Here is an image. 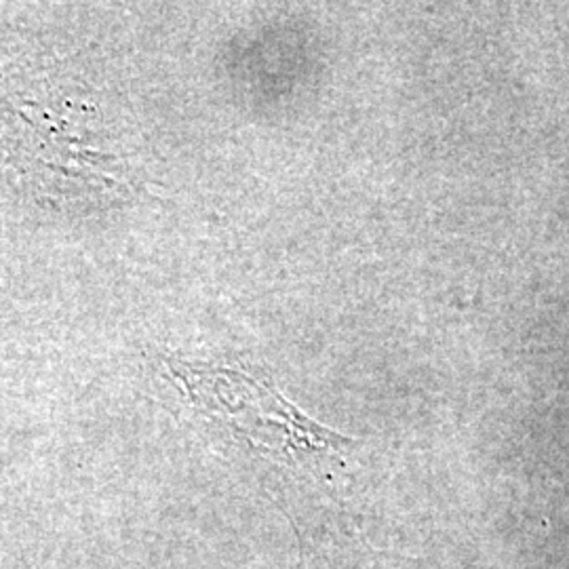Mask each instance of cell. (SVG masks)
Masks as SVG:
<instances>
[{"mask_svg":"<svg viewBox=\"0 0 569 569\" xmlns=\"http://www.w3.org/2000/svg\"><path fill=\"white\" fill-rule=\"evenodd\" d=\"M176 376L190 390L199 406L224 418L249 441L258 439L268 448L291 453L306 467L317 470L321 465H340V456L352 446V439L306 418L300 409L287 403L281 395L260 387L253 378L226 369L178 366Z\"/></svg>","mask_w":569,"mask_h":569,"instance_id":"6da1fadb","label":"cell"}]
</instances>
